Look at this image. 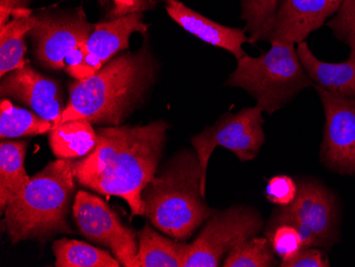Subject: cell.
<instances>
[{"mask_svg": "<svg viewBox=\"0 0 355 267\" xmlns=\"http://www.w3.org/2000/svg\"><path fill=\"white\" fill-rule=\"evenodd\" d=\"M266 238L270 243L273 252L281 259V262L294 258L304 247L300 234L292 225H268Z\"/></svg>", "mask_w": 355, "mask_h": 267, "instance_id": "cell-25", "label": "cell"}, {"mask_svg": "<svg viewBox=\"0 0 355 267\" xmlns=\"http://www.w3.org/2000/svg\"><path fill=\"white\" fill-rule=\"evenodd\" d=\"M49 145L58 159L85 158L97 145V132L85 119H71L49 131Z\"/></svg>", "mask_w": 355, "mask_h": 267, "instance_id": "cell-19", "label": "cell"}, {"mask_svg": "<svg viewBox=\"0 0 355 267\" xmlns=\"http://www.w3.org/2000/svg\"><path fill=\"white\" fill-rule=\"evenodd\" d=\"M137 235L139 249L131 267H183L189 244L163 236L149 225Z\"/></svg>", "mask_w": 355, "mask_h": 267, "instance_id": "cell-17", "label": "cell"}, {"mask_svg": "<svg viewBox=\"0 0 355 267\" xmlns=\"http://www.w3.org/2000/svg\"><path fill=\"white\" fill-rule=\"evenodd\" d=\"M143 19V12H135L119 19L95 24L85 44L83 63L69 76L76 80H83L98 71L117 53L127 51L132 33H146L148 30V25L144 23Z\"/></svg>", "mask_w": 355, "mask_h": 267, "instance_id": "cell-14", "label": "cell"}, {"mask_svg": "<svg viewBox=\"0 0 355 267\" xmlns=\"http://www.w3.org/2000/svg\"><path fill=\"white\" fill-rule=\"evenodd\" d=\"M157 71V60L147 43L135 53L115 55L94 75L69 85V101L60 123L85 119L96 125L121 126L143 105Z\"/></svg>", "mask_w": 355, "mask_h": 267, "instance_id": "cell-2", "label": "cell"}, {"mask_svg": "<svg viewBox=\"0 0 355 267\" xmlns=\"http://www.w3.org/2000/svg\"><path fill=\"white\" fill-rule=\"evenodd\" d=\"M202 169L196 151H181L141 191L144 216L177 241H185L214 214L201 194Z\"/></svg>", "mask_w": 355, "mask_h": 267, "instance_id": "cell-3", "label": "cell"}, {"mask_svg": "<svg viewBox=\"0 0 355 267\" xmlns=\"http://www.w3.org/2000/svg\"><path fill=\"white\" fill-rule=\"evenodd\" d=\"M328 26L337 39L350 47V55L346 61H320L305 41L298 44L297 53L314 85L342 95H355V0H343L340 10Z\"/></svg>", "mask_w": 355, "mask_h": 267, "instance_id": "cell-12", "label": "cell"}, {"mask_svg": "<svg viewBox=\"0 0 355 267\" xmlns=\"http://www.w3.org/2000/svg\"><path fill=\"white\" fill-rule=\"evenodd\" d=\"M73 161L57 159L30 178L6 207V231L13 244L46 242L59 233H73L67 216L75 193Z\"/></svg>", "mask_w": 355, "mask_h": 267, "instance_id": "cell-4", "label": "cell"}, {"mask_svg": "<svg viewBox=\"0 0 355 267\" xmlns=\"http://www.w3.org/2000/svg\"><path fill=\"white\" fill-rule=\"evenodd\" d=\"M263 123V111L255 105L241 109L237 113H225L214 125L191 137V144L202 169L201 194L203 197L205 196L207 165L215 148L229 149L241 162L253 160L264 145Z\"/></svg>", "mask_w": 355, "mask_h": 267, "instance_id": "cell-8", "label": "cell"}, {"mask_svg": "<svg viewBox=\"0 0 355 267\" xmlns=\"http://www.w3.org/2000/svg\"><path fill=\"white\" fill-rule=\"evenodd\" d=\"M113 9L110 12V19H119L135 12L149 11L157 5L153 0H111Z\"/></svg>", "mask_w": 355, "mask_h": 267, "instance_id": "cell-28", "label": "cell"}, {"mask_svg": "<svg viewBox=\"0 0 355 267\" xmlns=\"http://www.w3.org/2000/svg\"><path fill=\"white\" fill-rule=\"evenodd\" d=\"M294 226L302 239L303 246L332 247L340 234V212L336 198L324 185L305 181L298 185L296 198L291 205L279 207L268 225Z\"/></svg>", "mask_w": 355, "mask_h": 267, "instance_id": "cell-7", "label": "cell"}, {"mask_svg": "<svg viewBox=\"0 0 355 267\" xmlns=\"http://www.w3.org/2000/svg\"><path fill=\"white\" fill-rule=\"evenodd\" d=\"M35 15L26 9L14 14L11 21L0 27V76L25 67L27 53L26 37L35 24Z\"/></svg>", "mask_w": 355, "mask_h": 267, "instance_id": "cell-18", "label": "cell"}, {"mask_svg": "<svg viewBox=\"0 0 355 267\" xmlns=\"http://www.w3.org/2000/svg\"><path fill=\"white\" fill-rule=\"evenodd\" d=\"M266 53L237 60L227 85L246 91L263 112L273 114L314 85L303 67L294 44L271 42Z\"/></svg>", "mask_w": 355, "mask_h": 267, "instance_id": "cell-5", "label": "cell"}, {"mask_svg": "<svg viewBox=\"0 0 355 267\" xmlns=\"http://www.w3.org/2000/svg\"><path fill=\"white\" fill-rule=\"evenodd\" d=\"M282 267H328L330 266L326 255L316 247H303L291 260L281 262Z\"/></svg>", "mask_w": 355, "mask_h": 267, "instance_id": "cell-27", "label": "cell"}, {"mask_svg": "<svg viewBox=\"0 0 355 267\" xmlns=\"http://www.w3.org/2000/svg\"><path fill=\"white\" fill-rule=\"evenodd\" d=\"M80 232L92 242L107 246L123 266L131 267L139 245L135 231L123 226L107 203L85 191H79L73 207Z\"/></svg>", "mask_w": 355, "mask_h": 267, "instance_id": "cell-11", "label": "cell"}, {"mask_svg": "<svg viewBox=\"0 0 355 267\" xmlns=\"http://www.w3.org/2000/svg\"><path fill=\"white\" fill-rule=\"evenodd\" d=\"M267 238H252L239 243L225 256V267H272L278 265Z\"/></svg>", "mask_w": 355, "mask_h": 267, "instance_id": "cell-24", "label": "cell"}, {"mask_svg": "<svg viewBox=\"0 0 355 267\" xmlns=\"http://www.w3.org/2000/svg\"><path fill=\"white\" fill-rule=\"evenodd\" d=\"M155 3H165V0H153Z\"/></svg>", "mask_w": 355, "mask_h": 267, "instance_id": "cell-30", "label": "cell"}, {"mask_svg": "<svg viewBox=\"0 0 355 267\" xmlns=\"http://www.w3.org/2000/svg\"><path fill=\"white\" fill-rule=\"evenodd\" d=\"M315 89L326 114L321 161L330 171L355 176V95Z\"/></svg>", "mask_w": 355, "mask_h": 267, "instance_id": "cell-10", "label": "cell"}, {"mask_svg": "<svg viewBox=\"0 0 355 267\" xmlns=\"http://www.w3.org/2000/svg\"><path fill=\"white\" fill-rule=\"evenodd\" d=\"M168 127L166 121H157L97 129L95 149L73 162L76 180L99 194L121 197L132 216H144L141 191L157 174Z\"/></svg>", "mask_w": 355, "mask_h": 267, "instance_id": "cell-1", "label": "cell"}, {"mask_svg": "<svg viewBox=\"0 0 355 267\" xmlns=\"http://www.w3.org/2000/svg\"><path fill=\"white\" fill-rule=\"evenodd\" d=\"M166 12L171 19L187 33L198 37L205 43L225 49L239 60L246 55L243 45L249 42L245 29L227 27L203 17L180 0H165Z\"/></svg>", "mask_w": 355, "mask_h": 267, "instance_id": "cell-16", "label": "cell"}, {"mask_svg": "<svg viewBox=\"0 0 355 267\" xmlns=\"http://www.w3.org/2000/svg\"><path fill=\"white\" fill-rule=\"evenodd\" d=\"M0 94L24 103L37 115L55 126L61 121L65 107L58 81L35 71L30 62L1 77Z\"/></svg>", "mask_w": 355, "mask_h": 267, "instance_id": "cell-13", "label": "cell"}, {"mask_svg": "<svg viewBox=\"0 0 355 267\" xmlns=\"http://www.w3.org/2000/svg\"><path fill=\"white\" fill-rule=\"evenodd\" d=\"M32 0H0V27L11 21L14 14L29 9Z\"/></svg>", "mask_w": 355, "mask_h": 267, "instance_id": "cell-29", "label": "cell"}, {"mask_svg": "<svg viewBox=\"0 0 355 267\" xmlns=\"http://www.w3.org/2000/svg\"><path fill=\"white\" fill-rule=\"evenodd\" d=\"M343 0H283L268 41L299 44L336 13Z\"/></svg>", "mask_w": 355, "mask_h": 267, "instance_id": "cell-15", "label": "cell"}, {"mask_svg": "<svg viewBox=\"0 0 355 267\" xmlns=\"http://www.w3.org/2000/svg\"><path fill=\"white\" fill-rule=\"evenodd\" d=\"M262 227L260 213L250 207L234 206L215 212L189 244L183 267L220 266L231 249L255 236Z\"/></svg>", "mask_w": 355, "mask_h": 267, "instance_id": "cell-9", "label": "cell"}, {"mask_svg": "<svg viewBox=\"0 0 355 267\" xmlns=\"http://www.w3.org/2000/svg\"><path fill=\"white\" fill-rule=\"evenodd\" d=\"M298 184L294 179L285 175L269 179L266 187L267 199L280 207L288 206L296 198Z\"/></svg>", "mask_w": 355, "mask_h": 267, "instance_id": "cell-26", "label": "cell"}, {"mask_svg": "<svg viewBox=\"0 0 355 267\" xmlns=\"http://www.w3.org/2000/svg\"><path fill=\"white\" fill-rule=\"evenodd\" d=\"M95 25L83 9L46 11L35 15L28 37L41 67L71 74L83 61V51Z\"/></svg>", "mask_w": 355, "mask_h": 267, "instance_id": "cell-6", "label": "cell"}, {"mask_svg": "<svg viewBox=\"0 0 355 267\" xmlns=\"http://www.w3.org/2000/svg\"><path fill=\"white\" fill-rule=\"evenodd\" d=\"M279 6L280 0H241V17L249 43L268 40Z\"/></svg>", "mask_w": 355, "mask_h": 267, "instance_id": "cell-23", "label": "cell"}, {"mask_svg": "<svg viewBox=\"0 0 355 267\" xmlns=\"http://www.w3.org/2000/svg\"><path fill=\"white\" fill-rule=\"evenodd\" d=\"M27 143L3 141L0 144V210L5 213L8 201L19 195L30 181L25 169Z\"/></svg>", "mask_w": 355, "mask_h": 267, "instance_id": "cell-20", "label": "cell"}, {"mask_svg": "<svg viewBox=\"0 0 355 267\" xmlns=\"http://www.w3.org/2000/svg\"><path fill=\"white\" fill-rule=\"evenodd\" d=\"M53 250L57 267H119L121 265L107 251L77 240L55 241Z\"/></svg>", "mask_w": 355, "mask_h": 267, "instance_id": "cell-21", "label": "cell"}, {"mask_svg": "<svg viewBox=\"0 0 355 267\" xmlns=\"http://www.w3.org/2000/svg\"><path fill=\"white\" fill-rule=\"evenodd\" d=\"M53 128V123L45 121L35 112L16 107L8 98L0 105V137L1 139L44 135Z\"/></svg>", "mask_w": 355, "mask_h": 267, "instance_id": "cell-22", "label": "cell"}]
</instances>
